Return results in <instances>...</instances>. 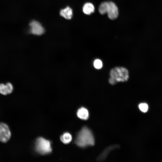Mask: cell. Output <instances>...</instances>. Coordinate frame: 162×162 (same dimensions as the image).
<instances>
[{"label":"cell","mask_w":162,"mask_h":162,"mask_svg":"<svg viewBox=\"0 0 162 162\" xmlns=\"http://www.w3.org/2000/svg\"><path fill=\"white\" fill-rule=\"evenodd\" d=\"M94 10L93 5L91 3L88 2L84 5L82 10L84 13L87 15H90L93 13Z\"/></svg>","instance_id":"cell-10"},{"label":"cell","mask_w":162,"mask_h":162,"mask_svg":"<svg viewBox=\"0 0 162 162\" xmlns=\"http://www.w3.org/2000/svg\"><path fill=\"white\" fill-rule=\"evenodd\" d=\"M77 116L80 119L86 120L89 117V113L86 108L82 107L78 110L77 112Z\"/></svg>","instance_id":"cell-9"},{"label":"cell","mask_w":162,"mask_h":162,"mask_svg":"<svg viewBox=\"0 0 162 162\" xmlns=\"http://www.w3.org/2000/svg\"><path fill=\"white\" fill-rule=\"evenodd\" d=\"M60 15L64 18L70 20L73 16V11L69 7H67L65 8L62 9L60 12Z\"/></svg>","instance_id":"cell-8"},{"label":"cell","mask_w":162,"mask_h":162,"mask_svg":"<svg viewBox=\"0 0 162 162\" xmlns=\"http://www.w3.org/2000/svg\"><path fill=\"white\" fill-rule=\"evenodd\" d=\"M0 93L4 95H6L8 94L5 85L3 84H0Z\"/></svg>","instance_id":"cell-15"},{"label":"cell","mask_w":162,"mask_h":162,"mask_svg":"<svg viewBox=\"0 0 162 162\" xmlns=\"http://www.w3.org/2000/svg\"><path fill=\"white\" fill-rule=\"evenodd\" d=\"M110 76L109 81L112 85L118 82H126L129 78L128 70L122 67H116L112 69L110 71Z\"/></svg>","instance_id":"cell-2"},{"label":"cell","mask_w":162,"mask_h":162,"mask_svg":"<svg viewBox=\"0 0 162 162\" xmlns=\"http://www.w3.org/2000/svg\"><path fill=\"white\" fill-rule=\"evenodd\" d=\"M119 147L118 145L116 144L110 146L106 148L97 158V161H104L111 151Z\"/></svg>","instance_id":"cell-7"},{"label":"cell","mask_w":162,"mask_h":162,"mask_svg":"<svg viewBox=\"0 0 162 162\" xmlns=\"http://www.w3.org/2000/svg\"><path fill=\"white\" fill-rule=\"evenodd\" d=\"M93 65L94 67L96 69H99L102 67V63L99 59H95Z\"/></svg>","instance_id":"cell-14"},{"label":"cell","mask_w":162,"mask_h":162,"mask_svg":"<svg viewBox=\"0 0 162 162\" xmlns=\"http://www.w3.org/2000/svg\"><path fill=\"white\" fill-rule=\"evenodd\" d=\"M30 32L34 35L38 36L43 34L44 29L40 23L36 20H33L29 24Z\"/></svg>","instance_id":"cell-5"},{"label":"cell","mask_w":162,"mask_h":162,"mask_svg":"<svg viewBox=\"0 0 162 162\" xmlns=\"http://www.w3.org/2000/svg\"><path fill=\"white\" fill-rule=\"evenodd\" d=\"M108 1L104 2L101 3L99 7V11L100 13L102 15L107 13Z\"/></svg>","instance_id":"cell-12"},{"label":"cell","mask_w":162,"mask_h":162,"mask_svg":"<svg viewBox=\"0 0 162 162\" xmlns=\"http://www.w3.org/2000/svg\"><path fill=\"white\" fill-rule=\"evenodd\" d=\"M60 140L61 141L65 144L69 143L72 140V136L68 132L64 133L60 136Z\"/></svg>","instance_id":"cell-11"},{"label":"cell","mask_w":162,"mask_h":162,"mask_svg":"<svg viewBox=\"0 0 162 162\" xmlns=\"http://www.w3.org/2000/svg\"><path fill=\"white\" fill-rule=\"evenodd\" d=\"M35 150L38 153L45 155L50 153L52 151L50 142L45 139L39 137L36 140Z\"/></svg>","instance_id":"cell-3"},{"label":"cell","mask_w":162,"mask_h":162,"mask_svg":"<svg viewBox=\"0 0 162 162\" xmlns=\"http://www.w3.org/2000/svg\"><path fill=\"white\" fill-rule=\"evenodd\" d=\"M140 110L142 112H147L148 109V106L145 103H142L139 105Z\"/></svg>","instance_id":"cell-13"},{"label":"cell","mask_w":162,"mask_h":162,"mask_svg":"<svg viewBox=\"0 0 162 162\" xmlns=\"http://www.w3.org/2000/svg\"><path fill=\"white\" fill-rule=\"evenodd\" d=\"M106 13L109 18L111 20H114L117 17L118 14V8L113 2L108 1Z\"/></svg>","instance_id":"cell-6"},{"label":"cell","mask_w":162,"mask_h":162,"mask_svg":"<svg viewBox=\"0 0 162 162\" xmlns=\"http://www.w3.org/2000/svg\"><path fill=\"white\" fill-rule=\"evenodd\" d=\"M8 94L11 93L13 91V87L12 84L9 82L7 83L6 85Z\"/></svg>","instance_id":"cell-16"},{"label":"cell","mask_w":162,"mask_h":162,"mask_svg":"<svg viewBox=\"0 0 162 162\" xmlns=\"http://www.w3.org/2000/svg\"><path fill=\"white\" fill-rule=\"evenodd\" d=\"M11 132L8 125L4 123L0 124V141L5 143L10 139Z\"/></svg>","instance_id":"cell-4"},{"label":"cell","mask_w":162,"mask_h":162,"mask_svg":"<svg viewBox=\"0 0 162 162\" xmlns=\"http://www.w3.org/2000/svg\"><path fill=\"white\" fill-rule=\"evenodd\" d=\"M75 142L82 148L94 145V140L92 131L87 127H83L78 134Z\"/></svg>","instance_id":"cell-1"}]
</instances>
